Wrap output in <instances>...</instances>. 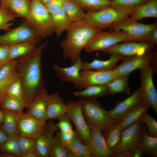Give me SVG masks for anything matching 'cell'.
<instances>
[{
	"instance_id": "obj_25",
	"label": "cell",
	"mask_w": 157,
	"mask_h": 157,
	"mask_svg": "<svg viewBox=\"0 0 157 157\" xmlns=\"http://www.w3.org/2000/svg\"><path fill=\"white\" fill-rule=\"evenodd\" d=\"M121 131L119 122H116L101 133L107 147L114 153L121 142Z\"/></svg>"
},
{
	"instance_id": "obj_55",
	"label": "cell",
	"mask_w": 157,
	"mask_h": 157,
	"mask_svg": "<svg viewBox=\"0 0 157 157\" xmlns=\"http://www.w3.org/2000/svg\"><path fill=\"white\" fill-rule=\"evenodd\" d=\"M0 157H15V156L6 152L0 151Z\"/></svg>"
},
{
	"instance_id": "obj_40",
	"label": "cell",
	"mask_w": 157,
	"mask_h": 157,
	"mask_svg": "<svg viewBox=\"0 0 157 157\" xmlns=\"http://www.w3.org/2000/svg\"><path fill=\"white\" fill-rule=\"evenodd\" d=\"M17 135L9 136L5 144L0 149V151L10 154L15 157H20L21 153L19 148Z\"/></svg>"
},
{
	"instance_id": "obj_32",
	"label": "cell",
	"mask_w": 157,
	"mask_h": 157,
	"mask_svg": "<svg viewBox=\"0 0 157 157\" xmlns=\"http://www.w3.org/2000/svg\"><path fill=\"white\" fill-rule=\"evenodd\" d=\"M129 74L118 76L106 84L110 95L119 93L130 94L128 81Z\"/></svg>"
},
{
	"instance_id": "obj_28",
	"label": "cell",
	"mask_w": 157,
	"mask_h": 157,
	"mask_svg": "<svg viewBox=\"0 0 157 157\" xmlns=\"http://www.w3.org/2000/svg\"><path fill=\"white\" fill-rule=\"evenodd\" d=\"M38 43L26 42L9 45L10 61L26 55L33 51Z\"/></svg>"
},
{
	"instance_id": "obj_17",
	"label": "cell",
	"mask_w": 157,
	"mask_h": 157,
	"mask_svg": "<svg viewBox=\"0 0 157 157\" xmlns=\"http://www.w3.org/2000/svg\"><path fill=\"white\" fill-rule=\"evenodd\" d=\"M58 130L52 121L50 120L47 122L43 130L35 139V151L39 157H49L53 140V134Z\"/></svg>"
},
{
	"instance_id": "obj_21",
	"label": "cell",
	"mask_w": 157,
	"mask_h": 157,
	"mask_svg": "<svg viewBox=\"0 0 157 157\" xmlns=\"http://www.w3.org/2000/svg\"><path fill=\"white\" fill-rule=\"evenodd\" d=\"M88 146L92 157H114L113 152L107 147L100 131L91 130L90 140Z\"/></svg>"
},
{
	"instance_id": "obj_29",
	"label": "cell",
	"mask_w": 157,
	"mask_h": 157,
	"mask_svg": "<svg viewBox=\"0 0 157 157\" xmlns=\"http://www.w3.org/2000/svg\"><path fill=\"white\" fill-rule=\"evenodd\" d=\"M65 145L68 157H92L88 145L82 142L77 135Z\"/></svg>"
},
{
	"instance_id": "obj_56",
	"label": "cell",
	"mask_w": 157,
	"mask_h": 157,
	"mask_svg": "<svg viewBox=\"0 0 157 157\" xmlns=\"http://www.w3.org/2000/svg\"><path fill=\"white\" fill-rule=\"evenodd\" d=\"M44 5H45L51 0H39Z\"/></svg>"
},
{
	"instance_id": "obj_11",
	"label": "cell",
	"mask_w": 157,
	"mask_h": 157,
	"mask_svg": "<svg viewBox=\"0 0 157 157\" xmlns=\"http://www.w3.org/2000/svg\"><path fill=\"white\" fill-rule=\"evenodd\" d=\"M40 39L34 29L24 21L18 27L0 35V45L26 42L39 43Z\"/></svg>"
},
{
	"instance_id": "obj_2",
	"label": "cell",
	"mask_w": 157,
	"mask_h": 157,
	"mask_svg": "<svg viewBox=\"0 0 157 157\" xmlns=\"http://www.w3.org/2000/svg\"><path fill=\"white\" fill-rule=\"evenodd\" d=\"M102 30L87 23L83 20L72 23L66 30L65 38L60 43L64 57L72 64L80 57L82 50Z\"/></svg>"
},
{
	"instance_id": "obj_1",
	"label": "cell",
	"mask_w": 157,
	"mask_h": 157,
	"mask_svg": "<svg viewBox=\"0 0 157 157\" xmlns=\"http://www.w3.org/2000/svg\"><path fill=\"white\" fill-rule=\"evenodd\" d=\"M48 43L46 41L30 53L16 59V69L23 98L28 107L44 88L41 63L42 52Z\"/></svg>"
},
{
	"instance_id": "obj_58",
	"label": "cell",
	"mask_w": 157,
	"mask_h": 157,
	"mask_svg": "<svg viewBox=\"0 0 157 157\" xmlns=\"http://www.w3.org/2000/svg\"><path fill=\"white\" fill-rule=\"evenodd\" d=\"M2 126H0V129H1Z\"/></svg>"
},
{
	"instance_id": "obj_53",
	"label": "cell",
	"mask_w": 157,
	"mask_h": 157,
	"mask_svg": "<svg viewBox=\"0 0 157 157\" xmlns=\"http://www.w3.org/2000/svg\"><path fill=\"white\" fill-rule=\"evenodd\" d=\"M20 157H39L37 153L35 151L28 152L21 155Z\"/></svg>"
},
{
	"instance_id": "obj_57",
	"label": "cell",
	"mask_w": 157,
	"mask_h": 157,
	"mask_svg": "<svg viewBox=\"0 0 157 157\" xmlns=\"http://www.w3.org/2000/svg\"><path fill=\"white\" fill-rule=\"evenodd\" d=\"M6 0H0V7H1L2 3Z\"/></svg>"
},
{
	"instance_id": "obj_48",
	"label": "cell",
	"mask_w": 157,
	"mask_h": 157,
	"mask_svg": "<svg viewBox=\"0 0 157 157\" xmlns=\"http://www.w3.org/2000/svg\"><path fill=\"white\" fill-rule=\"evenodd\" d=\"M65 0H51L44 6L50 14L62 7Z\"/></svg>"
},
{
	"instance_id": "obj_47",
	"label": "cell",
	"mask_w": 157,
	"mask_h": 157,
	"mask_svg": "<svg viewBox=\"0 0 157 157\" xmlns=\"http://www.w3.org/2000/svg\"><path fill=\"white\" fill-rule=\"evenodd\" d=\"M61 140L65 144L71 142L77 135L76 131L65 132L59 131H58Z\"/></svg>"
},
{
	"instance_id": "obj_30",
	"label": "cell",
	"mask_w": 157,
	"mask_h": 157,
	"mask_svg": "<svg viewBox=\"0 0 157 157\" xmlns=\"http://www.w3.org/2000/svg\"><path fill=\"white\" fill-rule=\"evenodd\" d=\"M74 92L76 97L83 99L96 98L110 95L106 84L91 85Z\"/></svg>"
},
{
	"instance_id": "obj_7",
	"label": "cell",
	"mask_w": 157,
	"mask_h": 157,
	"mask_svg": "<svg viewBox=\"0 0 157 157\" xmlns=\"http://www.w3.org/2000/svg\"><path fill=\"white\" fill-rule=\"evenodd\" d=\"M82 98L76 102L67 101L66 103V114L74 124L76 132L82 142L88 145L89 143L91 130L86 122L82 111Z\"/></svg>"
},
{
	"instance_id": "obj_50",
	"label": "cell",
	"mask_w": 157,
	"mask_h": 157,
	"mask_svg": "<svg viewBox=\"0 0 157 157\" xmlns=\"http://www.w3.org/2000/svg\"><path fill=\"white\" fill-rule=\"evenodd\" d=\"M149 42L153 45H157V27L153 30L150 36Z\"/></svg>"
},
{
	"instance_id": "obj_18",
	"label": "cell",
	"mask_w": 157,
	"mask_h": 157,
	"mask_svg": "<svg viewBox=\"0 0 157 157\" xmlns=\"http://www.w3.org/2000/svg\"><path fill=\"white\" fill-rule=\"evenodd\" d=\"M80 73L84 88L91 85L107 84L118 77L113 69L104 71L82 70Z\"/></svg>"
},
{
	"instance_id": "obj_10",
	"label": "cell",
	"mask_w": 157,
	"mask_h": 157,
	"mask_svg": "<svg viewBox=\"0 0 157 157\" xmlns=\"http://www.w3.org/2000/svg\"><path fill=\"white\" fill-rule=\"evenodd\" d=\"M129 17L110 6L97 12L87 13L83 20L90 25L102 30Z\"/></svg>"
},
{
	"instance_id": "obj_24",
	"label": "cell",
	"mask_w": 157,
	"mask_h": 157,
	"mask_svg": "<svg viewBox=\"0 0 157 157\" xmlns=\"http://www.w3.org/2000/svg\"><path fill=\"white\" fill-rule=\"evenodd\" d=\"M31 3L28 0H6L0 7L4 8L15 17L26 18L30 12Z\"/></svg>"
},
{
	"instance_id": "obj_59",
	"label": "cell",
	"mask_w": 157,
	"mask_h": 157,
	"mask_svg": "<svg viewBox=\"0 0 157 157\" xmlns=\"http://www.w3.org/2000/svg\"><path fill=\"white\" fill-rule=\"evenodd\" d=\"M2 66H2L0 65V69H1V67H2Z\"/></svg>"
},
{
	"instance_id": "obj_26",
	"label": "cell",
	"mask_w": 157,
	"mask_h": 157,
	"mask_svg": "<svg viewBox=\"0 0 157 157\" xmlns=\"http://www.w3.org/2000/svg\"><path fill=\"white\" fill-rule=\"evenodd\" d=\"M138 21L147 17H157V0H149L137 8L129 16Z\"/></svg>"
},
{
	"instance_id": "obj_23",
	"label": "cell",
	"mask_w": 157,
	"mask_h": 157,
	"mask_svg": "<svg viewBox=\"0 0 157 157\" xmlns=\"http://www.w3.org/2000/svg\"><path fill=\"white\" fill-rule=\"evenodd\" d=\"M66 106L64 99L59 94L55 92L49 94L47 111V119H58L66 113Z\"/></svg>"
},
{
	"instance_id": "obj_9",
	"label": "cell",
	"mask_w": 157,
	"mask_h": 157,
	"mask_svg": "<svg viewBox=\"0 0 157 157\" xmlns=\"http://www.w3.org/2000/svg\"><path fill=\"white\" fill-rule=\"evenodd\" d=\"M157 50L147 51L140 55L127 57L123 62L113 69L118 76L130 74L133 71L142 69L148 66H156Z\"/></svg>"
},
{
	"instance_id": "obj_16",
	"label": "cell",
	"mask_w": 157,
	"mask_h": 157,
	"mask_svg": "<svg viewBox=\"0 0 157 157\" xmlns=\"http://www.w3.org/2000/svg\"><path fill=\"white\" fill-rule=\"evenodd\" d=\"M141 89L139 88L126 99L117 103L109 112L116 122L119 121L127 114L141 104Z\"/></svg>"
},
{
	"instance_id": "obj_52",
	"label": "cell",
	"mask_w": 157,
	"mask_h": 157,
	"mask_svg": "<svg viewBox=\"0 0 157 157\" xmlns=\"http://www.w3.org/2000/svg\"><path fill=\"white\" fill-rule=\"evenodd\" d=\"M143 154V153L140 146L134 149L133 157H140Z\"/></svg>"
},
{
	"instance_id": "obj_46",
	"label": "cell",
	"mask_w": 157,
	"mask_h": 157,
	"mask_svg": "<svg viewBox=\"0 0 157 157\" xmlns=\"http://www.w3.org/2000/svg\"><path fill=\"white\" fill-rule=\"evenodd\" d=\"M9 45H0V65L2 66L7 63L9 59Z\"/></svg>"
},
{
	"instance_id": "obj_22",
	"label": "cell",
	"mask_w": 157,
	"mask_h": 157,
	"mask_svg": "<svg viewBox=\"0 0 157 157\" xmlns=\"http://www.w3.org/2000/svg\"><path fill=\"white\" fill-rule=\"evenodd\" d=\"M109 58L106 60L94 59L91 62H82V70L95 69L97 71H108L116 67V64L119 61L124 59L126 56L116 53L110 54Z\"/></svg>"
},
{
	"instance_id": "obj_4",
	"label": "cell",
	"mask_w": 157,
	"mask_h": 157,
	"mask_svg": "<svg viewBox=\"0 0 157 157\" xmlns=\"http://www.w3.org/2000/svg\"><path fill=\"white\" fill-rule=\"evenodd\" d=\"M25 19V22L34 29L40 39L54 32L50 14L39 0L32 1L30 12Z\"/></svg>"
},
{
	"instance_id": "obj_3",
	"label": "cell",
	"mask_w": 157,
	"mask_h": 157,
	"mask_svg": "<svg viewBox=\"0 0 157 157\" xmlns=\"http://www.w3.org/2000/svg\"><path fill=\"white\" fill-rule=\"evenodd\" d=\"M82 111L91 130L102 132L116 122L109 111L104 109L96 98L82 99Z\"/></svg>"
},
{
	"instance_id": "obj_37",
	"label": "cell",
	"mask_w": 157,
	"mask_h": 157,
	"mask_svg": "<svg viewBox=\"0 0 157 157\" xmlns=\"http://www.w3.org/2000/svg\"><path fill=\"white\" fill-rule=\"evenodd\" d=\"M75 2L87 13L100 10L110 6L111 4V0H75Z\"/></svg>"
},
{
	"instance_id": "obj_38",
	"label": "cell",
	"mask_w": 157,
	"mask_h": 157,
	"mask_svg": "<svg viewBox=\"0 0 157 157\" xmlns=\"http://www.w3.org/2000/svg\"><path fill=\"white\" fill-rule=\"evenodd\" d=\"M27 108L26 105L20 99L6 94L0 104V108L17 112L23 111Z\"/></svg>"
},
{
	"instance_id": "obj_60",
	"label": "cell",
	"mask_w": 157,
	"mask_h": 157,
	"mask_svg": "<svg viewBox=\"0 0 157 157\" xmlns=\"http://www.w3.org/2000/svg\"><path fill=\"white\" fill-rule=\"evenodd\" d=\"M32 1L33 0H31Z\"/></svg>"
},
{
	"instance_id": "obj_54",
	"label": "cell",
	"mask_w": 157,
	"mask_h": 157,
	"mask_svg": "<svg viewBox=\"0 0 157 157\" xmlns=\"http://www.w3.org/2000/svg\"><path fill=\"white\" fill-rule=\"evenodd\" d=\"M4 119V115L2 110L0 108V126H2Z\"/></svg>"
},
{
	"instance_id": "obj_42",
	"label": "cell",
	"mask_w": 157,
	"mask_h": 157,
	"mask_svg": "<svg viewBox=\"0 0 157 157\" xmlns=\"http://www.w3.org/2000/svg\"><path fill=\"white\" fill-rule=\"evenodd\" d=\"M139 119L146 124L149 135L152 137H157V122L154 118L148 114L147 110L142 114Z\"/></svg>"
},
{
	"instance_id": "obj_31",
	"label": "cell",
	"mask_w": 157,
	"mask_h": 157,
	"mask_svg": "<svg viewBox=\"0 0 157 157\" xmlns=\"http://www.w3.org/2000/svg\"><path fill=\"white\" fill-rule=\"evenodd\" d=\"M149 0H112L110 6L124 14L130 16L139 7Z\"/></svg>"
},
{
	"instance_id": "obj_39",
	"label": "cell",
	"mask_w": 157,
	"mask_h": 157,
	"mask_svg": "<svg viewBox=\"0 0 157 157\" xmlns=\"http://www.w3.org/2000/svg\"><path fill=\"white\" fill-rule=\"evenodd\" d=\"M49 157H68L66 145L60 140L58 132L54 136Z\"/></svg>"
},
{
	"instance_id": "obj_12",
	"label": "cell",
	"mask_w": 157,
	"mask_h": 157,
	"mask_svg": "<svg viewBox=\"0 0 157 157\" xmlns=\"http://www.w3.org/2000/svg\"><path fill=\"white\" fill-rule=\"evenodd\" d=\"M47 122L40 121L28 113L18 112L17 116V134L35 139L44 129Z\"/></svg>"
},
{
	"instance_id": "obj_6",
	"label": "cell",
	"mask_w": 157,
	"mask_h": 157,
	"mask_svg": "<svg viewBox=\"0 0 157 157\" xmlns=\"http://www.w3.org/2000/svg\"><path fill=\"white\" fill-rule=\"evenodd\" d=\"M126 41H133L131 37L125 32L114 29L108 31L101 30L94 37L84 50L88 53L104 51L115 44Z\"/></svg>"
},
{
	"instance_id": "obj_45",
	"label": "cell",
	"mask_w": 157,
	"mask_h": 157,
	"mask_svg": "<svg viewBox=\"0 0 157 157\" xmlns=\"http://www.w3.org/2000/svg\"><path fill=\"white\" fill-rule=\"evenodd\" d=\"M58 119V122L55 124L60 131L65 132L73 131L71 121L66 113L62 115Z\"/></svg>"
},
{
	"instance_id": "obj_44",
	"label": "cell",
	"mask_w": 157,
	"mask_h": 157,
	"mask_svg": "<svg viewBox=\"0 0 157 157\" xmlns=\"http://www.w3.org/2000/svg\"><path fill=\"white\" fill-rule=\"evenodd\" d=\"M6 94L20 99L26 105L28 108V106L23 98L21 82L19 78L10 86Z\"/></svg>"
},
{
	"instance_id": "obj_49",
	"label": "cell",
	"mask_w": 157,
	"mask_h": 157,
	"mask_svg": "<svg viewBox=\"0 0 157 157\" xmlns=\"http://www.w3.org/2000/svg\"><path fill=\"white\" fill-rule=\"evenodd\" d=\"M134 149L126 150L116 153L114 154V157H133Z\"/></svg>"
},
{
	"instance_id": "obj_5",
	"label": "cell",
	"mask_w": 157,
	"mask_h": 157,
	"mask_svg": "<svg viewBox=\"0 0 157 157\" xmlns=\"http://www.w3.org/2000/svg\"><path fill=\"white\" fill-rule=\"evenodd\" d=\"M156 27V21L152 24H144L129 17L115 23L108 28L125 32L131 37L133 41L149 42L151 33Z\"/></svg>"
},
{
	"instance_id": "obj_14",
	"label": "cell",
	"mask_w": 157,
	"mask_h": 157,
	"mask_svg": "<svg viewBox=\"0 0 157 157\" xmlns=\"http://www.w3.org/2000/svg\"><path fill=\"white\" fill-rule=\"evenodd\" d=\"M154 45L148 42L126 41L115 44L104 52L106 53H116L126 57L140 55L151 51Z\"/></svg>"
},
{
	"instance_id": "obj_8",
	"label": "cell",
	"mask_w": 157,
	"mask_h": 157,
	"mask_svg": "<svg viewBox=\"0 0 157 157\" xmlns=\"http://www.w3.org/2000/svg\"><path fill=\"white\" fill-rule=\"evenodd\" d=\"M156 66L151 65L140 69L141 104L151 108L157 114V92L153 80Z\"/></svg>"
},
{
	"instance_id": "obj_27",
	"label": "cell",
	"mask_w": 157,
	"mask_h": 157,
	"mask_svg": "<svg viewBox=\"0 0 157 157\" xmlns=\"http://www.w3.org/2000/svg\"><path fill=\"white\" fill-rule=\"evenodd\" d=\"M54 32L57 36L66 31L72 23L69 21L63 7L50 13Z\"/></svg>"
},
{
	"instance_id": "obj_15",
	"label": "cell",
	"mask_w": 157,
	"mask_h": 157,
	"mask_svg": "<svg viewBox=\"0 0 157 157\" xmlns=\"http://www.w3.org/2000/svg\"><path fill=\"white\" fill-rule=\"evenodd\" d=\"M82 62L80 57L70 66L63 67L54 65L53 68L62 81L71 82L76 88L82 89L84 88L80 72L82 70Z\"/></svg>"
},
{
	"instance_id": "obj_51",
	"label": "cell",
	"mask_w": 157,
	"mask_h": 157,
	"mask_svg": "<svg viewBox=\"0 0 157 157\" xmlns=\"http://www.w3.org/2000/svg\"><path fill=\"white\" fill-rule=\"evenodd\" d=\"M9 136L1 129H0V149L7 141Z\"/></svg>"
},
{
	"instance_id": "obj_43",
	"label": "cell",
	"mask_w": 157,
	"mask_h": 157,
	"mask_svg": "<svg viewBox=\"0 0 157 157\" xmlns=\"http://www.w3.org/2000/svg\"><path fill=\"white\" fill-rule=\"evenodd\" d=\"M16 17L4 8H0V30L8 31L11 29L12 22Z\"/></svg>"
},
{
	"instance_id": "obj_41",
	"label": "cell",
	"mask_w": 157,
	"mask_h": 157,
	"mask_svg": "<svg viewBox=\"0 0 157 157\" xmlns=\"http://www.w3.org/2000/svg\"><path fill=\"white\" fill-rule=\"evenodd\" d=\"M18 142L21 155L28 152L35 151V139L26 136H18Z\"/></svg>"
},
{
	"instance_id": "obj_36",
	"label": "cell",
	"mask_w": 157,
	"mask_h": 157,
	"mask_svg": "<svg viewBox=\"0 0 157 157\" xmlns=\"http://www.w3.org/2000/svg\"><path fill=\"white\" fill-rule=\"evenodd\" d=\"M140 147L143 154L150 153L154 157L157 156V137H152L149 135L145 125L143 126V133Z\"/></svg>"
},
{
	"instance_id": "obj_34",
	"label": "cell",
	"mask_w": 157,
	"mask_h": 157,
	"mask_svg": "<svg viewBox=\"0 0 157 157\" xmlns=\"http://www.w3.org/2000/svg\"><path fill=\"white\" fill-rule=\"evenodd\" d=\"M4 115L1 130L9 136L17 134V116L18 112L1 109Z\"/></svg>"
},
{
	"instance_id": "obj_20",
	"label": "cell",
	"mask_w": 157,
	"mask_h": 157,
	"mask_svg": "<svg viewBox=\"0 0 157 157\" xmlns=\"http://www.w3.org/2000/svg\"><path fill=\"white\" fill-rule=\"evenodd\" d=\"M49 95L47 90L44 88L29 105L27 113L40 121L46 122Z\"/></svg>"
},
{
	"instance_id": "obj_33",
	"label": "cell",
	"mask_w": 157,
	"mask_h": 157,
	"mask_svg": "<svg viewBox=\"0 0 157 157\" xmlns=\"http://www.w3.org/2000/svg\"><path fill=\"white\" fill-rule=\"evenodd\" d=\"M63 6L71 23L81 21L85 17L83 10L75 2L65 0Z\"/></svg>"
},
{
	"instance_id": "obj_13",
	"label": "cell",
	"mask_w": 157,
	"mask_h": 157,
	"mask_svg": "<svg viewBox=\"0 0 157 157\" xmlns=\"http://www.w3.org/2000/svg\"><path fill=\"white\" fill-rule=\"evenodd\" d=\"M143 123L139 119L129 127L122 131L121 141L114 151V154L140 146L143 133Z\"/></svg>"
},
{
	"instance_id": "obj_35",
	"label": "cell",
	"mask_w": 157,
	"mask_h": 157,
	"mask_svg": "<svg viewBox=\"0 0 157 157\" xmlns=\"http://www.w3.org/2000/svg\"><path fill=\"white\" fill-rule=\"evenodd\" d=\"M149 108L142 104L129 112L119 122L121 131L128 128L139 119L142 114Z\"/></svg>"
},
{
	"instance_id": "obj_19",
	"label": "cell",
	"mask_w": 157,
	"mask_h": 157,
	"mask_svg": "<svg viewBox=\"0 0 157 157\" xmlns=\"http://www.w3.org/2000/svg\"><path fill=\"white\" fill-rule=\"evenodd\" d=\"M16 62V59L10 60L0 69V104L9 87L19 78Z\"/></svg>"
}]
</instances>
